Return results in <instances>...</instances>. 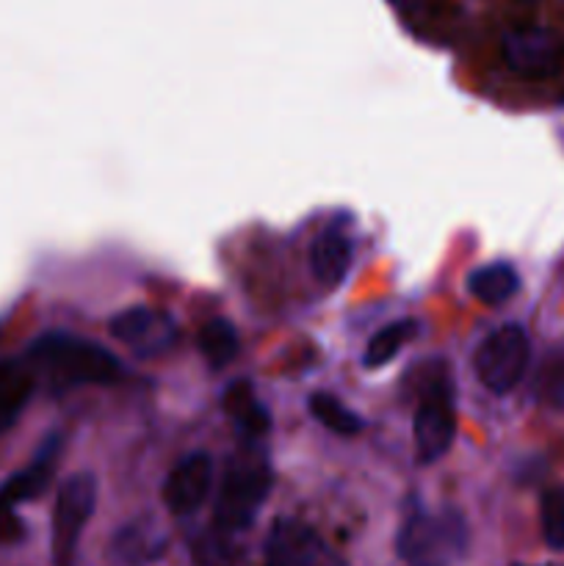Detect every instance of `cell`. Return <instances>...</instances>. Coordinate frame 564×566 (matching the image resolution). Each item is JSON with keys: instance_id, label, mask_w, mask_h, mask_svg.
Instances as JSON below:
<instances>
[{"instance_id": "8992f818", "label": "cell", "mask_w": 564, "mask_h": 566, "mask_svg": "<svg viewBox=\"0 0 564 566\" xmlns=\"http://www.w3.org/2000/svg\"><path fill=\"white\" fill-rule=\"evenodd\" d=\"M501 55L523 77H551L564 66V36L542 25H520L501 36Z\"/></svg>"}, {"instance_id": "d6986e66", "label": "cell", "mask_w": 564, "mask_h": 566, "mask_svg": "<svg viewBox=\"0 0 564 566\" xmlns=\"http://www.w3.org/2000/svg\"><path fill=\"white\" fill-rule=\"evenodd\" d=\"M310 412H313V418L318 420L321 426H326V429L335 431V434L341 437H354L363 429V420H359L346 403H341L335 396H330V392H315V396L310 398Z\"/></svg>"}, {"instance_id": "7a4b0ae2", "label": "cell", "mask_w": 564, "mask_h": 566, "mask_svg": "<svg viewBox=\"0 0 564 566\" xmlns=\"http://www.w3.org/2000/svg\"><path fill=\"white\" fill-rule=\"evenodd\" d=\"M271 490V468L258 442H243L241 451L227 462L219 495H216L213 525L227 534L247 531L258 517Z\"/></svg>"}, {"instance_id": "30bf717a", "label": "cell", "mask_w": 564, "mask_h": 566, "mask_svg": "<svg viewBox=\"0 0 564 566\" xmlns=\"http://www.w3.org/2000/svg\"><path fill=\"white\" fill-rule=\"evenodd\" d=\"M464 545L462 520H431L412 514L398 534V553L409 562H426L437 553H459Z\"/></svg>"}, {"instance_id": "ba28073f", "label": "cell", "mask_w": 564, "mask_h": 566, "mask_svg": "<svg viewBox=\"0 0 564 566\" xmlns=\"http://www.w3.org/2000/svg\"><path fill=\"white\" fill-rule=\"evenodd\" d=\"M111 335L142 357H158L177 340V326L160 310L133 307L111 318Z\"/></svg>"}, {"instance_id": "5b68a950", "label": "cell", "mask_w": 564, "mask_h": 566, "mask_svg": "<svg viewBox=\"0 0 564 566\" xmlns=\"http://www.w3.org/2000/svg\"><path fill=\"white\" fill-rule=\"evenodd\" d=\"M415 451L424 464L440 462L457 437V409L448 381L435 379L426 392H420V403L412 420Z\"/></svg>"}, {"instance_id": "2e32d148", "label": "cell", "mask_w": 564, "mask_h": 566, "mask_svg": "<svg viewBox=\"0 0 564 566\" xmlns=\"http://www.w3.org/2000/svg\"><path fill=\"white\" fill-rule=\"evenodd\" d=\"M468 287L481 304L495 307V304L509 302V298L518 293L520 276L509 263H490L481 265V269H476L473 274H470Z\"/></svg>"}, {"instance_id": "44dd1931", "label": "cell", "mask_w": 564, "mask_h": 566, "mask_svg": "<svg viewBox=\"0 0 564 566\" xmlns=\"http://www.w3.org/2000/svg\"><path fill=\"white\" fill-rule=\"evenodd\" d=\"M232 534L227 531H219L213 525L210 534H202L197 542H194L191 553L194 562L199 566H232L236 564V547L230 542Z\"/></svg>"}, {"instance_id": "9c48e42d", "label": "cell", "mask_w": 564, "mask_h": 566, "mask_svg": "<svg viewBox=\"0 0 564 566\" xmlns=\"http://www.w3.org/2000/svg\"><path fill=\"white\" fill-rule=\"evenodd\" d=\"M210 490H213V459L208 453H188L166 475L164 503L177 517H188L208 501Z\"/></svg>"}, {"instance_id": "3957f363", "label": "cell", "mask_w": 564, "mask_h": 566, "mask_svg": "<svg viewBox=\"0 0 564 566\" xmlns=\"http://www.w3.org/2000/svg\"><path fill=\"white\" fill-rule=\"evenodd\" d=\"M97 503V481L92 473H75L61 484L53 506L50 551L55 566H75L81 534L88 525Z\"/></svg>"}, {"instance_id": "ac0fdd59", "label": "cell", "mask_w": 564, "mask_h": 566, "mask_svg": "<svg viewBox=\"0 0 564 566\" xmlns=\"http://www.w3.org/2000/svg\"><path fill=\"white\" fill-rule=\"evenodd\" d=\"M412 335H415V321L404 318V321H396V324H387L385 329H379L368 340L363 363L368 365V368H382V365L393 363Z\"/></svg>"}, {"instance_id": "603a6c76", "label": "cell", "mask_w": 564, "mask_h": 566, "mask_svg": "<svg viewBox=\"0 0 564 566\" xmlns=\"http://www.w3.org/2000/svg\"><path fill=\"white\" fill-rule=\"evenodd\" d=\"M396 6V11L407 20L415 22H429L440 17V3L442 0H390Z\"/></svg>"}, {"instance_id": "9a60e30c", "label": "cell", "mask_w": 564, "mask_h": 566, "mask_svg": "<svg viewBox=\"0 0 564 566\" xmlns=\"http://www.w3.org/2000/svg\"><path fill=\"white\" fill-rule=\"evenodd\" d=\"M164 534L155 523H130L116 534L114 558L122 566H144L164 553Z\"/></svg>"}, {"instance_id": "e0dca14e", "label": "cell", "mask_w": 564, "mask_h": 566, "mask_svg": "<svg viewBox=\"0 0 564 566\" xmlns=\"http://www.w3.org/2000/svg\"><path fill=\"white\" fill-rule=\"evenodd\" d=\"M199 352L210 368H224L238 357V332L230 321L213 318L199 332Z\"/></svg>"}, {"instance_id": "cb8c5ba5", "label": "cell", "mask_w": 564, "mask_h": 566, "mask_svg": "<svg viewBox=\"0 0 564 566\" xmlns=\"http://www.w3.org/2000/svg\"><path fill=\"white\" fill-rule=\"evenodd\" d=\"M25 536V525L17 517V509L0 506V547H9L22 542Z\"/></svg>"}, {"instance_id": "6da1fadb", "label": "cell", "mask_w": 564, "mask_h": 566, "mask_svg": "<svg viewBox=\"0 0 564 566\" xmlns=\"http://www.w3.org/2000/svg\"><path fill=\"white\" fill-rule=\"evenodd\" d=\"M28 363L36 379L42 376L55 390L81 385H114L116 379H122V365L114 354L105 352L100 343L64 335V332L36 337L28 348Z\"/></svg>"}, {"instance_id": "277c9868", "label": "cell", "mask_w": 564, "mask_h": 566, "mask_svg": "<svg viewBox=\"0 0 564 566\" xmlns=\"http://www.w3.org/2000/svg\"><path fill=\"white\" fill-rule=\"evenodd\" d=\"M529 335L523 326L503 324L476 348V376L495 396L514 390L529 368Z\"/></svg>"}, {"instance_id": "7402d4cb", "label": "cell", "mask_w": 564, "mask_h": 566, "mask_svg": "<svg viewBox=\"0 0 564 566\" xmlns=\"http://www.w3.org/2000/svg\"><path fill=\"white\" fill-rule=\"evenodd\" d=\"M536 398L545 407L564 412V354L542 365L540 379H536Z\"/></svg>"}, {"instance_id": "5bb4252c", "label": "cell", "mask_w": 564, "mask_h": 566, "mask_svg": "<svg viewBox=\"0 0 564 566\" xmlns=\"http://www.w3.org/2000/svg\"><path fill=\"white\" fill-rule=\"evenodd\" d=\"M310 265H313V274L321 285H341L348 274V265H352V243H348V238L335 230L321 232L313 241V249H310Z\"/></svg>"}, {"instance_id": "52a82bcc", "label": "cell", "mask_w": 564, "mask_h": 566, "mask_svg": "<svg viewBox=\"0 0 564 566\" xmlns=\"http://www.w3.org/2000/svg\"><path fill=\"white\" fill-rule=\"evenodd\" d=\"M265 566H343V562L307 525L280 520L265 542Z\"/></svg>"}, {"instance_id": "7c38bea8", "label": "cell", "mask_w": 564, "mask_h": 566, "mask_svg": "<svg viewBox=\"0 0 564 566\" xmlns=\"http://www.w3.org/2000/svg\"><path fill=\"white\" fill-rule=\"evenodd\" d=\"M224 412L230 418L232 429L241 434L243 442H260L271 429V415L269 409L260 403V398L254 396V387L249 381H232L224 390Z\"/></svg>"}, {"instance_id": "8fae6325", "label": "cell", "mask_w": 564, "mask_h": 566, "mask_svg": "<svg viewBox=\"0 0 564 566\" xmlns=\"http://www.w3.org/2000/svg\"><path fill=\"white\" fill-rule=\"evenodd\" d=\"M59 451H61L59 437H50V440L39 448L33 462L28 464L25 470L11 475V479L0 486V506L17 509L28 501H36V497L48 490L50 481H53Z\"/></svg>"}, {"instance_id": "4fadbf2b", "label": "cell", "mask_w": 564, "mask_h": 566, "mask_svg": "<svg viewBox=\"0 0 564 566\" xmlns=\"http://www.w3.org/2000/svg\"><path fill=\"white\" fill-rule=\"evenodd\" d=\"M36 374L28 359H0V434L20 420L22 409L31 401Z\"/></svg>"}, {"instance_id": "ffe728a7", "label": "cell", "mask_w": 564, "mask_h": 566, "mask_svg": "<svg viewBox=\"0 0 564 566\" xmlns=\"http://www.w3.org/2000/svg\"><path fill=\"white\" fill-rule=\"evenodd\" d=\"M542 539L551 551H564V486H553L540 503Z\"/></svg>"}]
</instances>
